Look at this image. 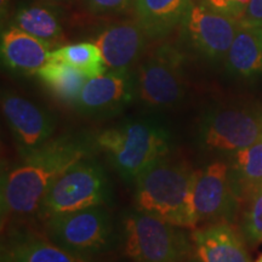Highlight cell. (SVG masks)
<instances>
[{
  "instance_id": "27",
  "label": "cell",
  "mask_w": 262,
  "mask_h": 262,
  "mask_svg": "<svg viewBox=\"0 0 262 262\" xmlns=\"http://www.w3.org/2000/svg\"><path fill=\"white\" fill-rule=\"evenodd\" d=\"M0 3H2V14H4V12L6 11V9H8L10 0H2Z\"/></svg>"
},
{
  "instance_id": "4",
  "label": "cell",
  "mask_w": 262,
  "mask_h": 262,
  "mask_svg": "<svg viewBox=\"0 0 262 262\" xmlns=\"http://www.w3.org/2000/svg\"><path fill=\"white\" fill-rule=\"evenodd\" d=\"M262 137V111L228 106L209 111L199 125V141L209 152L233 155Z\"/></svg>"
},
{
  "instance_id": "20",
  "label": "cell",
  "mask_w": 262,
  "mask_h": 262,
  "mask_svg": "<svg viewBox=\"0 0 262 262\" xmlns=\"http://www.w3.org/2000/svg\"><path fill=\"white\" fill-rule=\"evenodd\" d=\"M8 262H90L50 239L26 237L14 241L6 250Z\"/></svg>"
},
{
  "instance_id": "2",
  "label": "cell",
  "mask_w": 262,
  "mask_h": 262,
  "mask_svg": "<svg viewBox=\"0 0 262 262\" xmlns=\"http://www.w3.org/2000/svg\"><path fill=\"white\" fill-rule=\"evenodd\" d=\"M194 173L185 163L159 159L136 178L137 210L158 216L176 227H194L192 215Z\"/></svg>"
},
{
  "instance_id": "22",
  "label": "cell",
  "mask_w": 262,
  "mask_h": 262,
  "mask_svg": "<svg viewBox=\"0 0 262 262\" xmlns=\"http://www.w3.org/2000/svg\"><path fill=\"white\" fill-rule=\"evenodd\" d=\"M60 61L73 66L83 72L88 78L102 75L108 71L102 52L95 42H77L64 45L50 52V60Z\"/></svg>"
},
{
  "instance_id": "12",
  "label": "cell",
  "mask_w": 262,
  "mask_h": 262,
  "mask_svg": "<svg viewBox=\"0 0 262 262\" xmlns=\"http://www.w3.org/2000/svg\"><path fill=\"white\" fill-rule=\"evenodd\" d=\"M135 97V74L130 71H107L88 79L75 106L90 116H106L119 112Z\"/></svg>"
},
{
  "instance_id": "25",
  "label": "cell",
  "mask_w": 262,
  "mask_h": 262,
  "mask_svg": "<svg viewBox=\"0 0 262 262\" xmlns=\"http://www.w3.org/2000/svg\"><path fill=\"white\" fill-rule=\"evenodd\" d=\"M131 0H84L90 12L95 15L114 14L123 11Z\"/></svg>"
},
{
  "instance_id": "9",
  "label": "cell",
  "mask_w": 262,
  "mask_h": 262,
  "mask_svg": "<svg viewBox=\"0 0 262 262\" xmlns=\"http://www.w3.org/2000/svg\"><path fill=\"white\" fill-rule=\"evenodd\" d=\"M239 21L193 2L181 21L183 40L211 62H225Z\"/></svg>"
},
{
  "instance_id": "1",
  "label": "cell",
  "mask_w": 262,
  "mask_h": 262,
  "mask_svg": "<svg viewBox=\"0 0 262 262\" xmlns=\"http://www.w3.org/2000/svg\"><path fill=\"white\" fill-rule=\"evenodd\" d=\"M84 150L67 142L45 145L28 153L22 165L10 170L2 183V211L5 216H28L40 210L56 179L80 162Z\"/></svg>"
},
{
  "instance_id": "13",
  "label": "cell",
  "mask_w": 262,
  "mask_h": 262,
  "mask_svg": "<svg viewBox=\"0 0 262 262\" xmlns=\"http://www.w3.org/2000/svg\"><path fill=\"white\" fill-rule=\"evenodd\" d=\"M148 35L137 21H124L104 27L95 37L108 71H130L146 47Z\"/></svg>"
},
{
  "instance_id": "28",
  "label": "cell",
  "mask_w": 262,
  "mask_h": 262,
  "mask_svg": "<svg viewBox=\"0 0 262 262\" xmlns=\"http://www.w3.org/2000/svg\"><path fill=\"white\" fill-rule=\"evenodd\" d=\"M47 2L55 3V4H57V3H67V2H70V0H47Z\"/></svg>"
},
{
  "instance_id": "15",
  "label": "cell",
  "mask_w": 262,
  "mask_h": 262,
  "mask_svg": "<svg viewBox=\"0 0 262 262\" xmlns=\"http://www.w3.org/2000/svg\"><path fill=\"white\" fill-rule=\"evenodd\" d=\"M199 262H250L244 239L227 222H215L192 234Z\"/></svg>"
},
{
  "instance_id": "26",
  "label": "cell",
  "mask_w": 262,
  "mask_h": 262,
  "mask_svg": "<svg viewBox=\"0 0 262 262\" xmlns=\"http://www.w3.org/2000/svg\"><path fill=\"white\" fill-rule=\"evenodd\" d=\"M239 21L255 26H262V0H251L243 18Z\"/></svg>"
},
{
  "instance_id": "5",
  "label": "cell",
  "mask_w": 262,
  "mask_h": 262,
  "mask_svg": "<svg viewBox=\"0 0 262 262\" xmlns=\"http://www.w3.org/2000/svg\"><path fill=\"white\" fill-rule=\"evenodd\" d=\"M179 227L145 211L125 221V253L133 262H180L187 243Z\"/></svg>"
},
{
  "instance_id": "24",
  "label": "cell",
  "mask_w": 262,
  "mask_h": 262,
  "mask_svg": "<svg viewBox=\"0 0 262 262\" xmlns=\"http://www.w3.org/2000/svg\"><path fill=\"white\" fill-rule=\"evenodd\" d=\"M251 0H201L209 8L234 19H242Z\"/></svg>"
},
{
  "instance_id": "21",
  "label": "cell",
  "mask_w": 262,
  "mask_h": 262,
  "mask_svg": "<svg viewBox=\"0 0 262 262\" xmlns=\"http://www.w3.org/2000/svg\"><path fill=\"white\" fill-rule=\"evenodd\" d=\"M37 75L57 98L74 104L89 79L81 71L60 61H49L38 71Z\"/></svg>"
},
{
  "instance_id": "18",
  "label": "cell",
  "mask_w": 262,
  "mask_h": 262,
  "mask_svg": "<svg viewBox=\"0 0 262 262\" xmlns=\"http://www.w3.org/2000/svg\"><path fill=\"white\" fill-rule=\"evenodd\" d=\"M193 0H135L137 22L148 38H160L180 26Z\"/></svg>"
},
{
  "instance_id": "19",
  "label": "cell",
  "mask_w": 262,
  "mask_h": 262,
  "mask_svg": "<svg viewBox=\"0 0 262 262\" xmlns=\"http://www.w3.org/2000/svg\"><path fill=\"white\" fill-rule=\"evenodd\" d=\"M229 178L237 198H245L262 186V137L231 155Z\"/></svg>"
},
{
  "instance_id": "7",
  "label": "cell",
  "mask_w": 262,
  "mask_h": 262,
  "mask_svg": "<svg viewBox=\"0 0 262 262\" xmlns=\"http://www.w3.org/2000/svg\"><path fill=\"white\" fill-rule=\"evenodd\" d=\"M48 238L71 253L91 255L108 247L112 224L102 205L49 216L45 226Z\"/></svg>"
},
{
  "instance_id": "16",
  "label": "cell",
  "mask_w": 262,
  "mask_h": 262,
  "mask_svg": "<svg viewBox=\"0 0 262 262\" xmlns=\"http://www.w3.org/2000/svg\"><path fill=\"white\" fill-rule=\"evenodd\" d=\"M225 66L229 74L242 79L262 75V26L239 21Z\"/></svg>"
},
{
  "instance_id": "10",
  "label": "cell",
  "mask_w": 262,
  "mask_h": 262,
  "mask_svg": "<svg viewBox=\"0 0 262 262\" xmlns=\"http://www.w3.org/2000/svg\"><path fill=\"white\" fill-rule=\"evenodd\" d=\"M238 198L229 178V166L214 162L196 170L192 188V215L195 226L204 222H225L232 217Z\"/></svg>"
},
{
  "instance_id": "6",
  "label": "cell",
  "mask_w": 262,
  "mask_h": 262,
  "mask_svg": "<svg viewBox=\"0 0 262 262\" xmlns=\"http://www.w3.org/2000/svg\"><path fill=\"white\" fill-rule=\"evenodd\" d=\"M182 57L175 48L164 45L147 57L135 73L136 97L149 108L169 110L185 98Z\"/></svg>"
},
{
  "instance_id": "23",
  "label": "cell",
  "mask_w": 262,
  "mask_h": 262,
  "mask_svg": "<svg viewBox=\"0 0 262 262\" xmlns=\"http://www.w3.org/2000/svg\"><path fill=\"white\" fill-rule=\"evenodd\" d=\"M242 234L251 247L262 243V186L247 198L242 220Z\"/></svg>"
},
{
  "instance_id": "17",
  "label": "cell",
  "mask_w": 262,
  "mask_h": 262,
  "mask_svg": "<svg viewBox=\"0 0 262 262\" xmlns=\"http://www.w3.org/2000/svg\"><path fill=\"white\" fill-rule=\"evenodd\" d=\"M11 25L48 42L51 48L56 47L63 37L60 9L55 3L47 0L19 6Z\"/></svg>"
},
{
  "instance_id": "3",
  "label": "cell",
  "mask_w": 262,
  "mask_h": 262,
  "mask_svg": "<svg viewBox=\"0 0 262 262\" xmlns=\"http://www.w3.org/2000/svg\"><path fill=\"white\" fill-rule=\"evenodd\" d=\"M96 142L126 179H136L170 149L169 134L149 120H130L101 131Z\"/></svg>"
},
{
  "instance_id": "14",
  "label": "cell",
  "mask_w": 262,
  "mask_h": 262,
  "mask_svg": "<svg viewBox=\"0 0 262 262\" xmlns=\"http://www.w3.org/2000/svg\"><path fill=\"white\" fill-rule=\"evenodd\" d=\"M0 51L3 63L8 70L21 74H37L50 60L52 48L48 42L10 25L2 32Z\"/></svg>"
},
{
  "instance_id": "11",
  "label": "cell",
  "mask_w": 262,
  "mask_h": 262,
  "mask_svg": "<svg viewBox=\"0 0 262 262\" xmlns=\"http://www.w3.org/2000/svg\"><path fill=\"white\" fill-rule=\"evenodd\" d=\"M2 111L15 139L27 155L47 145L55 131L52 114L18 94H3Z\"/></svg>"
},
{
  "instance_id": "29",
  "label": "cell",
  "mask_w": 262,
  "mask_h": 262,
  "mask_svg": "<svg viewBox=\"0 0 262 262\" xmlns=\"http://www.w3.org/2000/svg\"><path fill=\"white\" fill-rule=\"evenodd\" d=\"M255 262H262V255H261V256H260V257H258V258H257V260H256V261H255Z\"/></svg>"
},
{
  "instance_id": "8",
  "label": "cell",
  "mask_w": 262,
  "mask_h": 262,
  "mask_svg": "<svg viewBox=\"0 0 262 262\" xmlns=\"http://www.w3.org/2000/svg\"><path fill=\"white\" fill-rule=\"evenodd\" d=\"M107 195V180L96 164L83 159L56 179L45 195L41 209L49 216L102 205Z\"/></svg>"
}]
</instances>
